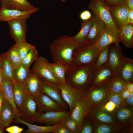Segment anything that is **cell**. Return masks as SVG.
<instances>
[{"mask_svg": "<svg viewBox=\"0 0 133 133\" xmlns=\"http://www.w3.org/2000/svg\"><path fill=\"white\" fill-rule=\"evenodd\" d=\"M5 130L9 133H20L23 129L17 126L13 125L7 128Z\"/></svg>", "mask_w": 133, "mask_h": 133, "instance_id": "f6af8a7d", "label": "cell"}, {"mask_svg": "<svg viewBox=\"0 0 133 133\" xmlns=\"http://www.w3.org/2000/svg\"><path fill=\"white\" fill-rule=\"evenodd\" d=\"M121 94L111 93L108 90L107 93V97L108 101H111L115 104L116 109L125 105L124 100L122 98Z\"/></svg>", "mask_w": 133, "mask_h": 133, "instance_id": "60d3db41", "label": "cell"}, {"mask_svg": "<svg viewBox=\"0 0 133 133\" xmlns=\"http://www.w3.org/2000/svg\"><path fill=\"white\" fill-rule=\"evenodd\" d=\"M2 55L1 70L3 77L13 82L15 81L14 76L15 68L4 53Z\"/></svg>", "mask_w": 133, "mask_h": 133, "instance_id": "836d02e7", "label": "cell"}, {"mask_svg": "<svg viewBox=\"0 0 133 133\" xmlns=\"http://www.w3.org/2000/svg\"><path fill=\"white\" fill-rule=\"evenodd\" d=\"M42 112L33 97L29 94L19 112L20 118L27 122L32 123L35 122L37 116Z\"/></svg>", "mask_w": 133, "mask_h": 133, "instance_id": "8992f818", "label": "cell"}, {"mask_svg": "<svg viewBox=\"0 0 133 133\" xmlns=\"http://www.w3.org/2000/svg\"><path fill=\"white\" fill-rule=\"evenodd\" d=\"M13 46L17 50L22 59L34 46L28 43L26 41L16 43Z\"/></svg>", "mask_w": 133, "mask_h": 133, "instance_id": "ab89813d", "label": "cell"}, {"mask_svg": "<svg viewBox=\"0 0 133 133\" xmlns=\"http://www.w3.org/2000/svg\"><path fill=\"white\" fill-rule=\"evenodd\" d=\"M4 131L3 128L2 127H0V133H3Z\"/></svg>", "mask_w": 133, "mask_h": 133, "instance_id": "6f0895ef", "label": "cell"}, {"mask_svg": "<svg viewBox=\"0 0 133 133\" xmlns=\"http://www.w3.org/2000/svg\"><path fill=\"white\" fill-rule=\"evenodd\" d=\"M38 57V51L34 46L22 59L21 64L29 69L32 64L35 62Z\"/></svg>", "mask_w": 133, "mask_h": 133, "instance_id": "74e56055", "label": "cell"}, {"mask_svg": "<svg viewBox=\"0 0 133 133\" xmlns=\"http://www.w3.org/2000/svg\"><path fill=\"white\" fill-rule=\"evenodd\" d=\"M84 95L76 102L70 117L77 123L81 129L84 119L88 115L92 109L90 100L84 92Z\"/></svg>", "mask_w": 133, "mask_h": 133, "instance_id": "277c9868", "label": "cell"}, {"mask_svg": "<svg viewBox=\"0 0 133 133\" xmlns=\"http://www.w3.org/2000/svg\"><path fill=\"white\" fill-rule=\"evenodd\" d=\"M12 84L15 102L19 113L29 93L24 83L15 80L12 82Z\"/></svg>", "mask_w": 133, "mask_h": 133, "instance_id": "44dd1931", "label": "cell"}, {"mask_svg": "<svg viewBox=\"0 0 133 133\" xmlns=\"http://www.w3.org/2000/svg\"><path fill=\"white\" fill-rule=\"evenodd\" d=\"M92 17L88 20L83 21L79 32L75 36L72 37L73 41L77 46L83 43L87 35L92 24Z\"/></svg>", "mask_w": 133, "mask_h": 133, "instance_id": "4dcf8cb0", "label": "cell"}, {"mask_svg": "<svg viewBox=\"0 0 133 133\" xmlns=\"http://www.w3.org/2000/svg\"><path fill=\"white\" fill-rule=\"evenodd\" d=\"M14 122L23 124L27 126L28 129L25 131L26 133H55L56 130L62 123L53 125L40 126L27 122L17 116Z\"/></svg>", "mask_w": 133, "mask_h": 133, "instance_id": "d4e9b609", "label": "cell"}, {"mask_svg": "<svg viewBox=\"0 0 133 133\" xmlns=\"http://www.w3.org/2000/svg\"><path fill=\"white\" fill-rule=\"evenodd\" d=\"M133 108L124 106L113 111L118 123L126 129L128 126L133 127Z\"/></svg>", "mask_w": 133, "mask_h": 133, "instance_id": "7402d4cb", "label": "cell"}, {"mask_svg": "<svg viewBox=\"0 0 133 133\" xmlns=\"http://www.w3.org/2000/svg\"><path fill=\"white\" fill-rule=\"evenodd\" d=\"M120 42L126 47L132 49L133 47V24H128L118 28Z\"/></svg>", "mask_w": 133, "mask_h": 133, "instance_id": "83f0119b", "label": "cell"}, {"mask_svg": "<svg viewBox=\"0 0 133 133\" xmlns=\"http://www.w3.org/2000/svg\"><path fill=\"white\" fill-rule=\"evenodd\" d=\"M87 7L106 24L107 27L114 29L118 28L112 18L108 7L104 3L99 0H91Z\"/></svg>", "mask_w": 133, "mask_h": 133, "instance_id": "5b68a950", "label": "cell"}, {"mask_svg": "<svg viewBox=\"0 0 133 133\" xmlns=\"http://www.w3.org/2000/svg\"><path fill=\"white\" fill-rule=\"evenodd\" d=\"M124 5L129 10H133V0H126Z\"/></svg>", "mask_w": 133, "mask_h": 133, "instance_id": "816d5d0a", "label": "cell"}, {"mask_svg": "<svg viewBox=\"0 0 133 133\" xmlns=\"http://www.w3.org/2000/svg\"><path fill=\"white\" fill-rule=\"evenodd\" d=\"M120 42L119 38L118 30L107 27L105 30L95 43L101 50L106 46L113 43Z\"/></svg>", "mask_w": 133, "mask_h": 133, "instance_id": "ffe728a7", "label": "cell"}, {"mask_svg": "<svg viewBox=\"0 0 133 133\" xmlns=\"http://www.w3.org/2000/svg\"><path fill=\"white\" fill-rule=\"evenodd\" d=\"M112 19L118 28L128 24V16L129 9L124 5L108 6Z\"/></svg>", "mask_w": 133, "mask_h": 133, "instance_id": "e0dca14e", "label": "cell"}, {"mask_svg": "<svg viewBox=\"0 0 133 133\" xmlns=\"http://www.w3.org/2000/svg\"><path fill=\"white\" fill-rule=\"evenodd\" d=\"M55 133H71L65 125L62 123L56 131Z\"/></svg>", "mask_w": 133, "mask_h": 133, "instance_id": "7dc6e473", "label": "cell"}, {"mask_svg": "<svg viewBox=\"0 0 133 133\" xmlns=\"http://www.w3.org/2000/svg\"><path fill=\"white\" fill-rule=\"evenodd\" d=\"M131 93L132 92H131L128 89L126 88L121 93V96L123 99L125 100L130 96Z\"/></svg>", "mask_w": 133, "mask_h": 133, "instance_id": "681fc988", "label": "cell"}, {"mask_svg": "<svg viewBox=\"0 0 133 133\" xmlns=\"http://www.w3.org/2000/svg\"><path fill=\"white\" fill-rule=\"evenodd\" d=\"M108 90V84H106L84 91L90 100L92 108L103 106L108 101L107 97Z\"/></svg>", "mask_w": 133, "mask_h": 133, "instance_id": "8fae6325", "label": "cell"}, {"mask_svg": "<svg viewBox=\"0 0 133 133\" xmlns=\"http://www.w3.org/2000/svg\"><path fill=\"white\" fill-rule=\"evenodd\" d=\"M4 54L15 69L21 64L22 59L18 51L13 46Z\"/></svg>", "mask_w": 133, "mask_h": 133, "instance_id": "d590c367", "label": "cell"}, {"mask_svg": "<svg viewBox=\"0 0 133 133\" xmlns=\"http://www.w3.org/2000/svg\"><path fill=\"white\" fill-rule=\"evenodd\" d=\"M103 107L105 110L110 112H113L116 109L115 104L110 101H108L103 106Z\"/></svg>", "mask_w": 133, "mask_h": 133, "instance_id": "bcb514c9", "label": "cell"}, {"mask_svg": "<svg viewBox=\"0 0 133 133\" xmlns=\"http://www.w3.org/2000/svg\"><path fill=\"white\" fill-rule=\"evenodd\" d=\"M30 71L31 70L21 64L14 69V76L15 80L24 83Z\"/></svg>", "mask_w": 133, "mask_h": 133, "instance_id": "e575fe53", "label": "cell"}, {"mask_svg": "<svg viewBox=\"0 0 133 133\" xmlns=\"http://www.w3.org/2000/svg\"><path fill=\"white\" fill-rule=\"evenodd\" d=\"M41 78L36 73L31 71L24 83L29 94L34 97L40 93Z\"/></svg>", "mask_w": 133, "mask_h": 133, "instance_id": "484cf974", "label": "cell"}, {"mask_svg": "<svg viewBox=\"0 0 133 133\" xmlns=\"http://www.w3.org/2000/svg\"><path fill=\"white\" fill-rule=\"evenodd\" d=\"M94 122V133H123L126 131L125 128L118 123Z\"/></svg>", "mask_w": 133, "mask_h": 133, "instance_id": "f1b7e54d", "label": "cell"}, {"mask_svg": "<svg viewBox=\"0 0 133 133\" xmlns=\"http://www.w3.org/2000/svg\"><path fill=\"white\" fill-rule=\"evenodd\" d=\"M33 97L40 110L42 112L66 110L55 101L41 92Z\"/></svg>", "mask_w": 133, "mask_h": 133, "instance_id": "ac0fdd59", "label": "cell"}, {"mask_svg": "<svg viewBox=\"0 0 133 133\" xmlns=\"http://www.w3.org/2000/svg\"><path fill=\"white\" fill-rule=\"evenodd\" d=\"M71 133H79L80 129L77 122L70 117H67L63 123Z\"/></svg>", "mask_w": 133, "mask_h": 133, "instance_id": "b9f144b4", "label": "cell"}, {"mask_svg": "<svg viewBox=\"0 0 133 133\" xmlns=\"http://www.w3.org/2000/svg\"><path fill=\"white\" fill-rule=\"evenodd\" d=\"M117 75L127 83L133 82V60L127 58Z\"/></svg>", "mask_w": 133, "mask_h": 133, "instance_id": "f546056e", "label": "cell"}, {"mask_svg": "<svg viewBox=\"0 0 133 133\" xmlns=\"http://www.w3.org/2000/svg\"><path fill=\"white\" fill-rule=\"evenodd\" d=\"M81 20L83 21H87L91 18L92 16L90 12L88 10H85L82 12L79 15Z\"/></svg>", "mask_w": 133, "mask_h": 133, "instance_id": "ee69618b", "label": "cell"}, {"mask_svg": "<svg viewBox=\"0 0 133 133\" xmlns=\"http://www.w3.org/2000/svg\"><path fill=\"white\" fill-rule=\"evenodd\" d=\"M16 116L14 109L11 104L4 99L0 113V124L4 128L14 122Z\"/></svg>", "mask_w": 133, "mask_h": 133, "instance_id": "603a6c76", "label": "cell"}, {"mask_svg": "<svg viewBox=\"0 0 133 133\" xmlns=\"http://www.w3.org/2000/svg\"><path fill=\"white\" fill-rule=\"evenodd\" d=\"M10 35L16 43L26 41L27 26L26 19L13 20L7 22Z\"/></svg>", "mask_w": 133, "mask_h": 133, "instance_id": "4fadbf2b", "label": "cell"}, {"mask_svg": "<svg viewBox=\"0 0 133 133\" xmlns=\"http://www.w3.org/2000/svg\"><path fill=\"white\" fill-rule=\"evenodd\" d=\"M0 8L28 11L38 9L27 0H0Z\"/></svg>", "mask_w": 133, "mask_h": 133, "instance_id": "cb8c5ba5", "label": "cell"}, {"mask_svg": "<svg viewBox=\"0 0 133 133\" xmlns=\"http://www.w3.org/2000/svg\"><path fill=\"white\" fill-rule=\"evenodd\" d=\"M12 82L4 78L0 85V92L4 98L12 105L17 116L20 118V114L16 106L14 99L12 88Z\"/></svg>", "mask_w": 133, "mask_h": 133, "instance_id": "4316f807", "label": "cell"}, {"mask_svg": "<svg viewBox=\"0 0 133 133\" xmlns=\"http://www.w3.org/2000/svg\"><path fill=\"white\" fill-rule=\"evenodd\" d=\"M92 17V26L83 43H95L107 28L105 23L95 15L93 14Z\"/></svg>", "mask_w": 133, "mask_h": 133, "instance_id": "2e32d148", "label": "cell"}, {"mask_svg": "<svg viewBox=\"0 0 133 133\" xmlns=\"http://www.w3.org/2000/svg\"><path fill=\"white\" fill-rule=\"evenodd\" d=\"M100 0V1L102 2H104V1L105 0Z\"/></svg>", "mask_w": 133, "mask_h": 133, "instance_id": "91938a15", "label": "cell"}, {"mask_svg": "<svg viewBox=\"0 0 133 133\" xmlns=\"http://www.w3.org/2000/svg\"><path fill=\"white\" fill-rule=\"evenodd\" d=\"M125 106L128 107H133V93H131L130 96L124 100Z\"/></svg>", "mask_w": 133, "mask_h": 133, "instance_id": "c3c4849f", "label": "cell"}, {"mask_svg": "<svg viewBox=\"0 0 133 133\" xmlns=\"http://www.w3.org/2000/svg\"><path fill=\"white\" fill-rule=\"evenodd\" d=\"M48 66L54 77L60 82H66V74L68 66L55 63L48 64Z\"/></svg>", "mask_w": 133, "mask_h": 133, "instance_id": "1f68e13d", "label": "cell"}, {"mask_svg": "<svg viewBox=\"0 0 133 133\" xmlns=\"http://www.w3.org/2000/svg\"><path fill=\"white\" fill-rule=\"evenodd\" d=\"M77 46L73 41L72 37L63 35L55 39L50 46L54 63L68 66L71 65L73 51Z\"/></svg>", "mask_w": 133, "mask_h": 133, "instance_id": "7a4b0ae2", "label": "cell"}, {"mask_svg": "<svg viewBox=\"0 0 133 133\" xmlns=\"http://www.w3.org/2000/svg\"><path fill=\"white\" fill-rule=\"evenodd\" d=\"M89 115L94 122L118 124L114 112H110L105 110L103 106L92 108Z\"/></svg>", "mask_w": 133, "mask_h": 133, "instance_id": "d6986e66", "label": "cell"}, {"mask_svg": "<svg viewBox=\"0 0 133 133\" xmlns=\"http://www.w3.org/2000/svg\"><path fill=\"white\" fill-rule=\"evenodd\" d=\"M100 51L95 43H83L77 46L73 51L71 65H94Z\"/></svg>", "mask_w": 133, "mask_h": 133, "instance_id": "3957f363", "label": "cell"}, {"mask_svg": "<svg viewBox=\"0 0 133 133\" xmlns=\"http://www.w3.org/2000/svg\"><path fill=\"white\" fill-rule=\"evenodd\" d=\"M126 0H105L104 3L107 6L124 5Z\"/></svg>", "mask_w": 133, "mask_h": 133, "instance_id": "7bdbcfd3", "label": "cell"}, {"mask_svg": "<svg viewBox=\"0 0 133 133\" xmlns=\"http://www.w3.org/2000/svg\"><path fill=\"white\" fill-rule=\"evenodd\" d=\"M116 74L105 64L95 69L91 84L88 89H91L108 84Z\"/></svg>", "mask_w": 133, "mask_h": 133, "instance_id": "7c38bea8", "label": "cell"}, {"mask_svg": "<svg viewBox=\"0 0 133 133\" xmlns=\"http://www.w3.org/2000/svg\"><path fill=\"white\" fill-rule=\"evenodd\" d=\"M39 9L28 11L1 8L0 9V22L21 19H27Z\"/></svg>", "mask_w": 133, "mask_h": 133, "instance_id": "9a60e30c", "label": "cell"}, {"mask_svg": "<svg viewBox=\"0 0 133 133\" xmlns=\"http://www.w3.org/2000/svg\"><path fill=\"white\" fill-rule=\"evenodd\" d=\"M110 45L108 59L107 64L110 68L116 75L122 66L127 58L123 54L119 43Z\"/></svg>", "mask_w": 133, "mask_h": 133, "instance_id": "9c48e42d", "label": "cell"}, {"mask_svg": "<svg viewBox=\"0 0 133 133\" xmlns=\"http://www.w3.org/2000/svg\"><path fill=\"white\" fill-rule=\"evenodd\" d=\"M40 91L49 96L59 103L65 110H67V103L63 98L61 90L58 84L41 78Z\"/></svg>", "mask_w": 133, "mask_h": 133, "instance_id": "30bf717a", "label": "cell"}, {"mask_svg": "<svg viewBox=\"0 0 133 133\" xmlns=\"http://www.w3.org/2000/svg\"><path fill=\"white\" fill-rule=\"evenodd\" d=\"M2 54L0 55V70L2 69Z\"/></svg>", "mask_w": 133, "mask_h": 133, "instance_id": "9f6ffc18", "label": "cell"}, {"mask_svg": "<svg viewBox=\"0 0 133 133\" xmlns=\"http://www.w3.org/2000/svg\"><path fill=\"white\" fill-rule=\"evenodd\" d=\"M48 60L44 57H39L31 70L41 78L58 84L60 82L53 76L48 66Z\"/></svg>", "mask_w": 133, "mask_h": 133, "instance_id": "5bb4252c", "label": "cell"}, {"mask_svg": "<svg viewBox=\"0 0 133 133\" xmlns=\"http://www.w3.org/2000/svg\"><path fill=\"white\" fill-rule=\"evenodd\" d=\"M4 98L0 92V113L3 105Z\"/></svg>", "mask_w": 133, "mask_h": 133, "instance_id": "db71d44e", "label": "cell"}, {"mask_svg": "<svg viewBox=\"0 0 133 133\" xmlns=\"http://www.w3.org/2000/svg\"><path fill=\"white\" fill-rule=\"evenodd\" d=\"M70 114L67 110L42 112L37 116L35 122L44 124L47 126L57 125L63 123Z\"/></svg>", "mask_w": 133, "mask_h": 133, "instance_id": "ba28073f", "label": "cell"}, {"mask_svg": "<svg viewBox=\"0 0 133 133\" xmlns=\"http://www.w3.org/2000/svg\"><path fill=\"white\" fill-rule=\"evenodd\" d=\"M128 24H133V10H129L128 16Z\"/></svg>", "mask_w": 133, "mask_h": 133, "instance_id": "f907efd6", "label": "cell"}, {"mask_svg": "<svg viewBox=\"0 0 133 133\" xmlns=\"http://www.w3.org/2000/svg\"><path fill=\"white\" fill-rule=\"evenodd\" d=\"M110 45L106 46L100 50L94 64L95 69L107 63L108 58Z\"/></svg>", "mask_w": 133, "mask_h": 133, "instance_id": "8d00e7d4", "label": "cell"}, {"mask_svg": "<svg viewBox=\"0 0 133 133\" xmlns=\"http://www.w3.org/2000/svg\"><path fill=\"white\" fill-rule=\"evenodd\" d=\"M94 121L90 116H87L83 120L79 133H94Z\"/></svg>", "mask_w": 133, "mask_h": 133, "instance_id": "f35d334b", "label": "cell"}, {"mask_svg": "<svg viewBox=\"0 0 133 133\" xmlns=\"http://www.w3.org/2000/svg\"><path fill=\"white\" fill-rule=\"evenodd\" d=\"M94 70L93 65H70L66 73V82L78 89L84 91L91 84Z\"/></svg>", "mask_w": 133, "mask_h": 133, "instance_id": "6da1fadb", "label": "cell"}, {"mask_svg": "<svg viewBox=\"0 0 133 133\" xmlns=\"http://www.w3.org/2000/svg\"><path fill=\"white\" fill-rule=\"evenodd\" d=\"M126 88L129 90L131 92H133V82H129L127 83Z\"/></svg>", "mask_w": 133, "mask_h": 133, "instance_id": "f5cc1de1", "label": "cell"}, {"mask_svg": "<svg viewBox=\"0 0 133 133\" xmlns=\"http://www.w3.org/2000/svg\"><path fill=\"white\" fill-rule=\"evenodd\" d=\"M127 83L116 75L108 84V91L111 93L121 94L126 88Z\"/></svg>", "mask_w": 133, "mask_h": 133, "instance_id": "d6a6232c", "label": "cell"}, {"mask_svg": "<svg viewBox=\"0 0 133 133\" xmlns=\"http://www.w3.org/2000/svg\"><path fill=\"white\" fill-rule=\"evenodd\" d=\"M61 0L62 2H65L66 0Z\"/></svg>", "mask_w": 133, "mask_h": 133, "instance_id": "680465c9", "label": "cell"}, {"mask_svg": "<svg viewBox=\"0 0 133 133\" xmlns=\"http://www.w3.org/2000/svg\"><path fill=\"white\" fill-rule=\"evenodd\" d=\"M4 79L1 69L0 70V85L2 83Z\"/></svg>", "mask_w": 133, "mask_h": 133, "instance_id": "11a10c76", "label": "cell"}, {"mask_svg": "<svg viewBox=\"0 0 133 133\" xmlns=\"http://www.w3.org/2000/svg\"><path fill=\"white\" fill-rule=\"evenodd\" d=\"M61 91L63 98L67 104L71 113L76 102L84 94V91L78 89L66 82H60L58 84Z\"/></svg>", "mask_w": 133, "mask_h": 133, "instance_id": "52a82bcc", "label": "cell"}, {"mask_svg": "<svg viewBox=\"0 0 133 133\" xmlns=\"http://www.w3.org/2000/svg\"><path fill=\"white\" fill-rule=\"evenodd\" d=\"M0 127H1V125H0Z\"/></svg>", "mask_w": 133, "mask_h": 133, "instance_id": "94428289", "label": "cell"}]
</instances>
